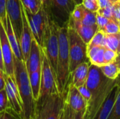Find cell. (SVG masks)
Wrapping results in <instances>:
<instances>
[{"label": "cell", "mask_w": 120, "mask_h": 119, "mask_svg": "<svg viewBox=\"0 0 120 119\" xmlns=\"http://www.w3.org/2000/svg\"><path fill=\"white\" fill-rule=\"evenodd\" d=\"M0 69L5 73L4 61H3V57H2V50H1V40H0Z\"/></svg>", "instance_id": "cell-42"}, {"label": "cell", "mask_w": 120, "mask_h": 119, "mask_svg": "<svg viewBox=\"0 0 120 119\" xmlns=\"http://www.w3.org/2000/svg\"><path fill=\"white\" fill-rule=\"evenodd\" d=\"M89 62H83L78 65L77 68L71 73L70 82L77 88L86 83L89 76Z\"/></svg>", "instance_id": "cell-18"}, {"label": "cell", "mask_w": 120, "mask_h": 119, "mask_svg": "<svg viewBox=\"0 0 120 119\" xmlns=\"http://www.w3.org/2000/svg\"><path fill=\"white\" fill-rule=\"evenodd\" d=\"M65 102L67 105L75 112H79L86 111L88 106L86 101L81 95L78 88L71 82L68 86L65 97Z\"/></svg>", "instance_id": "cell-13"}, {"label": "cell", "mask_w": 120, "mask_h": 119, "mask_svg": "<svg viewBox=\"0 0 120 119\" xmlns=\"http://www.w3.org/2000/svg\"><path fill=\"white\" fill-rule=\"evenodd\" d=\"M118 34V39H119V47H118V50H117V53L120 51V32L117 33Z\"/></svg>", "instance_id": "cell-47"}, {"label": "cell", "mask_w": 120, "mask_h": 119, "mask_svg": "<svg viewBox=\"0 0 120 119\" xmlns=\"http://www.w3.org/2000/svg\"><path fill=\"white\" fill-rule=\"evenodd\" d=\"M115 62L117 64V65L118 66V67L120 68V51L117 53V56L116 58V60H115Z\"/></svg>", "instance_id": "cell-44"}, {"label": "cell", "mask_w": 120, "mask_h": 119, "mask_svg": "<svg viewBox=\"0 0 120 119\" xmlns=\"http://www.w3.org/2000/svg\"><path fill=\"white\" fill-rule=\"evenodd\" d=\"M24 10L33 37L42 48L44 45V35H45L46 29L48 25L50 16L43 6L41 7L39 11L35 14L31 13L29 11L26 10L25 8Z\"/></svg>", "instance_id": "cell-7"}, {"label": "cell", "mask_w": 120, "mask_h": 119, "mask_svg": "<svg viewBox=\"0 0 120 119\" xmlns=\"http://www.w3.org/2000/svg\"><path fill=\"white\" fill-rule=\"evenodd\" d=\"M6 83H5V79H4V72L0 69V90L5 88Z\"/></svg>", "instance_id": "cell-41"}, {"label": "cell", "mask_w": 120, "mask_h": 119, "mask_svg": "<svg viewBox=\"0 0 120 119\" xmlns=\"http://www.w3.org/2000/svg\"><path fill=\"white\" fill-rule=\"evenodd\" d=\"M69 25H72L75 29L78 34L81 36V38L86 44H88L91 41L94 34L98 30L97 25L93 26L85 25L82 24L81 21L75 20L72 18H70V19Z\"/></svg>", "instance_id": "cell-17"}, {"label": "cell", "mask_w": 120, "mask_h": 119, "mask_svg": "<svg viewBox=\"0 0 120 119\" xmlns=\"http://www.w3.org/2000/svg\"><path fill=\"white\" fill-rule=\"evenodd\" d=\"M104 46L117 53V50L119 47L118 34H105Z\"/></svg>", "instance_id": "cell-24"}, {"label": "cell", "mask_w": 120, "mask_h": 119, "mask_svg": "<svg viewBox=\"0 0 120 119\" xmlns=\"http://www.w3.org/2000/svg\"><path fill=\"white\" fill-rule=\"evenodd\" d=\"M0 40L1 43L2 57L4 65L5 74L11 76L15 80L14 78V62L13 57L14 54L12 48L8 42L7 35L2 22L0 21Z\"/></svg>", "instance_id": "cell-12"}, {"label": "cell", "mask_w": 120, "mask_h": 119, "mask_svg": "<svg viewBox=\"0 0 120 119\" xmlns=\"http://www.w3.org/2000/svg\"><path fill=\"white\" fill-rule=\"evenodd\" d=\"M13 62L15 81L23 103V119H31L34 114L36 101L32 95L26 64L24 60L18 59L15 55L13 57Z\"/></svg>", "instance_id": "cell-3"}, {"label": "cell", "mask_w": 120, "mask_h": 119, "mask_svg": "<svg viewBox=\"0 0 120 119\" xmlns=\"http://www.w3.org/2000/svg\"><path fill=\"white\" fill-rule=\"evenodd\" d=\"M115 82H116V85L120 88V73L118 76L117 77V79H115Z\"/></svg>", "instance_id": "cell-45"}, {"label": "cell", "mask_w": 120, "mask_h": 119, "mask_svg": "<svg viewBox=\"0 0 120 119\" xmlns=\"http://www.w3.org/2000/svg\"><path fill=\"white\" fill-rule=\"evenodd\" d=\"M107 119H120V88H119L115 103Z\"/></svg>", "instance_id": "cell-29"}, {"label": "cell", "mask_w": 120, "mask_h": 119, "mask_svg": "<svg viewBox=\"0 0 120 119\" xmlns=\"http://www.w3.org/2000/svg\"><path fill=\"white\" fill-rule=\"evenodd\" d=\"M86 86L91 92L84 119H94L112 90L116 86L115 79L105 76L100 67L91 64Z\"/></svg>", "instance_id": "cell-1"}, {"label": "cell", "mask_w": 120, "mask_h": 119, "mask_svg": "<svg viewBox=\"0 0 120 119\" xmlns=\"http://www.w3.org/2000/svg\"><path fill=\"white\" fill-rule=\"evenodd\" d=\"M59 119H65V113H64V107H63V109L60 114V118Z\"/></svg>", "instance_id": "cell-46"}, {"label": "cell", "mask_w": 120, "mask_h": 119, "mask_svg": "<svg viewBox=\"0 0 120 119\" xmlns=\"http://www.w3.org/2000/svg\"><path fill=\"white\" fill-rule=\"evenodd\" d=\"M68 42L70 55V72L83 62H89L87 53V44L78 34L75 29L68 24Z\"/></svg>", "instance_id": "cell-6"}, {"label": "cell", "mask_w": 120, "mask_h": 119, "mask_svg": "<svg viewBox=\"0 0 120 119\" xmlns=\"http://www.w3.org/2000/svg\"><path fill=\"white\" fill-rule=\"evenodd\" d=\"M64 113L65 119H84L86 112H75L71 108H70L65 102Z\"/></svg>", "instance_id": "cell-27"}, {"label": "cell", "mask_w": 120, "mask_h": 119, "mask_svg": "<svg viewBox=\"0 0 120 119\" xmlns=\"http://www.w3.org/2000/svg\"><path fill=\"white\" fill-rule=\"evenodd\" d=\"M6 15L10 19L13 32L20 43V39L22 31V8L20 0L7 1Z\"/></svg>", "instance_id": "cell-11"}, {"label": "cell", "mask_w": 120, "mask_h": 119, "mask_svg": "<svg viewBox=\"0 0 120 119\" xmlns=\"http://www.w3.org/2000/svg\"><path fill=\"white\" fill-rule=\"evenodd\" d=\"M110 2H112V4H115V3H116L117 1H120V0H109Z\"/></svg>", "instance_id": "cell-49"}, {"label": "cell", "mask_w": 120, "mask_h": 119, "mask_svg": "<svg viewBox=\"0 0 120 119\" xmlns=\"http://www.w3.org/2000/svg\"><path fill=\"white\" fill-rule=\"evenodd\" d=\"M74 1H75V3H76L77 5L82 4V1H83V0H74Z\"/></svg>", "instance_id": "cell-48"}, {"label": "cell", "mask_w": 120, "mask_h": 119, "mask_svg": "<svg viewBox=\"0 0 120 119\" xmlns=\"http://www.w3.org/2000/svg\"><path fill=\"white\" fill-rule=\"evenodd\" d=\"M118 24H119V26H120V20L118 21Z\"/></svg>", "instance_id": "cell-50"}, {"label": "cell", "mask_w": 120, "mask_h": 119, "mask_svg": "<svg viewBox=\"0 0 120 119\" xmlns=\"http://www.w3.org/2000/svg\"><path fill=\"white\" fill-rule=\"evenodd\" d=\"M1 22H2L4 29L6 31L8 42L12 48L14 55L18 59L24 60V58H23V55H22V53L21 50L20 43L13 32V27H12V25H11V23L8 16L6 15V18Z\"/></svg>", "instance_id": "cell-16"}, {"label": "cell", "mask_w": 120, "mask_h": 119, "mask_svg": "<svg viewBox=\"0 0 120 119\" xmlns=\"http://www.w3.org/2000/svg\"><path fill=\"white\" fill-rule=\"evenodd\" d=\"M11 108L6 91L4 89L0 90V112Z\"/></svg>", "instance_id": "cell-30"}, {"label": "cell", "mask_w": 120, "mask_h": 119, "mask_svg": "<svg viewBox=\"0 0 120 119\" xmlns=\"http://www.w3.org/2000/svg\"><path fill=\"white\" fill-rule=\"evenodd\" d=\"M77 88H78L79 93H81V95L83 96V97L84 98V100L86 101V102L88 104V102H89V100L91 99V92H90L89 89L87 88L86 84L79 86Z\"/></svg>", "instance_id": "cell-37"}, {"label": "cell", "mask_w": 120, "mask_h": 119, "mask_svg": "<svg viewBox=\"0 0 120 119\" xmlns=\"http://www.w3.org/2000/svg\"><path fill=\"white\" fill-rule=\"evenodd\" d=\"M82 4L85 8L93 12H97L100 8L98 0H83Z\"/></svg>", "instance_id": "cell-33"}, {"label": "cell", "mask_w": 120, "mask_h": 119, "mask_svg": "<svg viewBox=\"0 0 120 119\" xmlns=\"http://www.w3.org/2000/svg\"><path fill=\"white\" fill-rule=\"evenodd\" d=\"M42 4L45 10L47 11L48 14L49 13V8H50V0H41Z\"/></svg>", "instance_id": "cell-43"}, {"label": "cell", "mask_w": 120, "mask_h": 119, "mask_svg": "<svg viewBox=\"0 0 120 119\" xmlns=\"http://www.w3.org/2000/svg\"><path fill=\"white\" fill-rule=\"evenodd\" d=\"M105 36V33L103 30L98 29L96 32V33L94 34L93 38L91 39V41L87 44V49L95 46H104Z\"/></svg>", "instance_id": "cell-25"}, {"label": "cell", "mask_w": 120, "mask_h": 119, "mask_svg": "<svg viewBox=\"0 0 120 119\" xmlns=\"http://www.w3.org/2000/svg\"><path fill=\"white\" fill-rule=\"evenodd\" d=\"M23 7L31 13H37L43 6L41 0H20Z\"/></svg>", "instance_id": "cell-23"}, {"label": "cell", "mask_w": 120, "mask_h": 119, "mask_svg": "<svg viewBox=\"0 0 120 119\" xmlns=\"http://www.w3.org/2000/svg\"><path fill=\"white\" fill-rule=\"evenodd\" d=\"M97 13L100 15H102L109 19H113V11H112V6L99 8Z\"/></svg>", "instance_id": "cell-36"}, {"label": "cell", "mask_w": 120, "mask_h": 119, "mask_svg": "<svg viewBox=\"0 0 120 119\" xmlns=\"http://www.w3.org/2000/svg\"><path fill=\"white\" fill-rule=\"evenodd\" d=\"M113 20L119 21L120 20V0L112 4Z\"/></svg>", "instance_id": "cell-38"}, {"label": "cell", "mask_w": 120, "mask_h": 119, "mask_svg": "<svg viewBox=\"0 0 120 119\" xmlns=\"http://www.w3.org/2000/svg\"><path fill=\"white\" fill-rule=\"evenodd\" d=\"M103 31L107 34H117L120 32V28L118 22L113 19H110L109 22L103 29Z\"/></svg>", "instance_id": "cell-28"}, {"label": "cell", "mask_w": 120, "mask_h": 119, "mask_svg": "<svg viewBox=\"0 0 120 119\" xmlns=\"http://www.w3.org/2000/svg\"><path fill=\"white\" fill-rule=\"evenodd\" d=\"M41 87L39 99H43L49 95L59 93L56 76L51 69L48 58L43 49L41 52ZM60 94V93H59Z\"/></svg>", "instance_id": "cell-9"}, {"label": "cell", "mask_w": 120, "mask_h": 119, "mask_svg": "<svg viewBox=\"0 0 120 119\" xmlns=\"http://www.w3.org/2000/svg\"><path fill=\"white\" fill-rule=\"evenodd\" d=\"M96 15H97V12H93L85 8L84 16L81 20L82 23L88 26L96 25Z\"/></svg>", "instance_id": "cell-26"}, {"label": "cell", "mask_w": 120, "mask_h": 119, "mask_svg": "<svg viewBox=\"0 0 120 119\" xmlns=\"http://www.w3.org/2000/svg\"><path fill=\"white\" fill-rule=\"evenodd\" d=\"M119 87L116 85L110 92V95L107 97L106 100L103 103V106L97 113L94 119H107L117 99L118 94Z\"/></svg>", "instance_id": "cell-19"}, {"label": "cell", "mask_w": 120, "mask_h": 119, "mask_svg": "<svg viewBox=\"0 0 120 119\" xmlns=\"http://www.w3.org/2000/svg\"><path fill=\"white\" fill-rule=\"evenodd\" d=\"M100 67L104 75L110 79H116L120 73V68L115 62L103 65Z\"/></svg>", "instance_id": "cell-22"}, {"label": "cell", "mask_w": 120, "mask_h": 119, "mask_svg": "<svg viewBox=\"0 0 120 119\" xmlns=\"http://www.w3.org/2000/svg\"><path fill=\"white\" fill-rule=\"evenodd\" d=\"M0 119H22L11 108L0 112Z\"/></svg>", "instance_id": "cell-32"}, {"label": "cell", "mask_w": 120, "mask_h": 119, "mask_svg": "<svg viewBox=\"0 0 120 119\" xmlns=\"http://www.w3.org/2000/svg\"><path fill=\"white\" fill-rule=\"evenodd\" d=\"M98 2L100 8H105V7H108V6H111L113 4L109 0H98Z\"/></svg>", "instance_id": "cell-40"}, {"label": "cell", "mask_w": 120, "mask_h": 119, "mask_svg": "<svg viewBox=\"0 0 120 119\" xmlns=\"http://www.w3.org/2000/svg\"><path fill=\"white\" fill-rule=\"evenodd\" d=\"M84 6L82 4H79L77 5L75 10L73 11L71 18L75 20H79L81 21L83 16H84Z\"/></svg>", "instance_id": "cell-34"}, {"label": "cell", "mask_w": 120, "mask_h": 119, "mask_svg": "<svg viewBox=\"0 0 120 119\" xmlns=\"http://www.w3.org/2000/svg\"><path fill=\"white\" fill-rule=\"evenodd\" d=\"M104 51L105 46H95L87 49L88 57L90 63L98 67H101L105 65L104 60Z\"/></svg>", "instance_id": "cell-20"}, {"label": "cell", "mask_w": 120, "mask_h": 119, "mask_svg": "<svg viewBox=\"0 0 120 119\" xmlns=\"http://www.w3.org/2000/svg\"><path fill=\"white\" fill-rule=\"evenodd\" d=\"M65 95L56 93L39 99L31 119H59L65 105Z\"/></svg>", "instance_id": "cell-4"}, {"label": "cell", "mask_w": 120, "mask_h": 119, "mask_svg": "<svg viewBox=\"0 0 120 119\" xmlns=\"http://www.w3.org/2000/svg\"><path fill=\"white\" fill-rule=\"evenodd\" d=\"M110 19L102 15H100L97 13L96 15V25H98V29L103 30V29L105 27V26L107 25V23L109 22Z\"/></svg>", "instance_id": "cell-35"}, {"label": "cell", "mask_w": 120, "mask_h": 119, "mask_svg": "<svg viewBox=\"0 0 120 119\" xmlns=\"http://www.w3.org/2000/svg\"><path fill=\"white\" fill-rule=\"evenodd\" d=\"M42 48L38 44L34 39H32L30 53L27 61L25 62L27 69L29 74L37 71L41 67Z\"/></svg>", "instance_id": "cell-15"}, {"label": "cell", "mask_w": 120, "mask_h": 119, "mask_svg": "<svg viewBox=\"0 0 120 119\" xmlns=\"http://www.w3.org/2000/svg\"><path fill=\"white\" fill-rule=\"evenodd\" d=\"M59 51L56 72V83L59 93L65 95L71 81L70 72V55L68 25L59 27Z\"/></svg>", "instance_id": "cell-2"}, {"label": "cell", "mask_w": 120, "mask_h": 119, "mask_svg": "<svg viewBox=\"0 0 120 119\" xmlns=\"http://www.w3.org/2000/svg\"><path fill=\"white\" fill-rule=\"evenodd\" d=\"M21 8H22V31L20 39V46L23 55L24 61L26 62L29 56L32 41L34 39V37L22 4H21Z\"/></svg>", "instance_id": "cell-14"}, {"label": "cell", "mask_w": 120, "mask_h": 119, "mask_svg": "<svg viewBox=\"0 0 120 119\" xmlns=\"http://www.w3.org/2000/svg\"><path fill=\"white\" fill-rule=\"evenodd\" d=\"M76 6L74 0H50L49 15L59 27L67 26Z\"/></svg>", "instance_id": "cell-8"}, {"label": "cell", "mask_w": 120, "mask_h": 119, "mask_svg": "<svg viewBox=\"0 0 120 119\" xmlns=\"http://www.w3.org/2000/svg\"><path fill=\"white\" fill-rule=\"evenodd\" d=\"M8 0H0V21L6 16V4Z\"/></svg>", "instance_id": "cell-39"}, {"label": "cell", "mask_w": 120, "mask_h": 119, "mask_svg": "<svg viewBox=\"0 0 120 119\" xmlns=\"http://www.w3.org/2000/svg\"><path fill=\"white\" fill-rule=\"evenodd\" d=\"M50 16V15H49ZM59 26L49 17L48 25L46 29L43 50L46 54L51 69L56 78L58 58L59 51Z\"/></svg>", "instance_id": "cell-5"}, {"label": "cell", "mask_w": 120, "mask_h": 119, "mask_svg": "<svg viewBox=\"0 0 120 119\" xmlns=\"http://www.w3.org/2000/svg\"><path fill=\"white\" fill-rule=\"evenodd\" d=\"M41 67L35 72L29 74L30 82L32 95L34 100L37 102L39 97L40 87H41Z\"/></svg>", "instance_id": "cell-21"}, {"label": "cell", "mask_w": 120, "mask_h": 119, "mask_svg": "<svg viewBox=\"0 0 120 119\" xmlns=\"http://www.w3.org/2000/svg\"><path fill=\"white\" fill-rule=\"evenodd\" d=\"M5 79V90L7 93L11 108L22 119L24 118V107L23 103L19 93L15 81L11 76L4 73Z\"/></svg>", "instance_id": "cell-10"}, {"label": "cell", "mask_w": 120, "mask_h": 119, "mask_svg": "<svg viewBox=\"0 0 120 119\" xmlns=\"http://www.w3.org/2000/svg\"><path fill=\"white\" fill-rule=\"evenodd\" d=\"M117 56V53L105 47V51H104V60L105 65L110 64L111 62H113L115 61L116 58Z\"/></svg>", "instance_id": "cell-31"}]
</instances>
